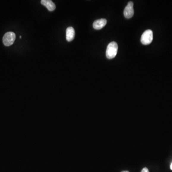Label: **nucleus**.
Wrapping results in <instances>:
<instances>
[{
	"label": "nucleus",
	"mask_w": 172,
	"mask_h": 172,
	"mask_svg": "<svg viewBox=\"0 0 172 172\" xmlns=\"http://www.w3.org/2000/svg\"><path fill=\"white\" fill-rule=\"evenodd\" d=\"M118 46L117 44L115 42H112L108 45L107 48L106 55L107 58L111 59H113L117 54Z\"/></svg>",
	"instance_id": "obj_1"
},
{
	"label": "nucleus",
	"mask_w": 172,
	"mask_h": 172,
	"mask_svg": "<svg viewBox=\"0 0 172 172\" xmlns=\"http://www.w3.org/2000/svg\"><path fill=\"white\" fill-rule=\"evenodd\" d=\"M153 40V31L150 29L147 30L143 33L141 38V43L144 45H148L152 42Z\"/></svg>",
	"instance_id": "obj_2"
},
{
	"label": "nucleus",
	"mask_w": 172,
	"mask_h": 172,
	"mask_svg": "<svg viewBox=\"0 0 172 172\" xmlns=\"http://www.w3.org/2000/svg\"><path fill=\"white\" fill-rule=\"evenodd\" d=\"M16 38L15 33L12 32H9L5 34L3 38V43L5 46L9 47L14 44Z\"/></svg>",
	"instance_id": "obj_3"
},
{
	"label": "nucleus",
	"mask_w": 172,
	"mask_h": 172,
	"mask_svg": "<svg viewBox=\"0 0 172 172\" xmlns=\"http://www.w3.org/2000/svg\"><path fill=\"white\" fill-rule=\"evenodd\" d=\"M133 4L132 1H129L127 6H126L124 10V15L126 18L130 19L132 18L134 15Z\"/></svg>",
	"instance_id": "obj_4"
},
{
	"label": "nucleus",
	"mask_w": 172,
	"mask_h": 172,
	"mask_svg": "<svg viewBox=\"0 0 172 172\" xmlns=\"http://www.w3.org/2000/svg\"><path fill=\"white\" fill-rule=\"evenodd\" d=\"M106 19H100L94 21L93 23V27L95 29L100 30L106 26L107 24Z\"/></svg>",
	"instance_id": "obj_5"
},
{
	"label": "nucleus",
	"mask_w": 172,
	"mask_h": 172,
	"mask_svg": "<svg viewBox=\"0 0 172 172\" xmlns=\"http://www.w3.org/2000/svg\"><path fill=\"white\" fill-rule=\"evenodd\" d=\"M41 3L45 7H47L48 11L51 12L54 11L56 7L55 3L51 0H42Z\"/></svg>",
	"instance_id": "obj_6"
},
{
	"label": "nucleus",
	"mask_w": 172,
	"mask_h": 172,
	"mask_svg": "<svg viewBox=\"0 0 172 172\" xmlns=\"http://www.w3.org/2000/svg\"><path fill=\"white\" fill-rule=\"evenodd\" d=\"M75 36V31L72 27H67L66 30V39L68 42H70L73 40Z\"/></svg>",
	"instance_id": "obj_7"
},
{
	"label": "nucleus",
	"mask_w": 172,
	"mask_h": 172,
	"mask_svg": "<svg viewBox=\"0 0 172 172\" xmlns=\"http://www.w3.org/2000/svg\"><path fill=\"white\" fill-rule=\"evenodd\" d=\"M141 172H149V170L146 167H144L142 169Z\"/></svg>",
	"instance_id": "obj_8"
},
{
	"label": "nucleus",
	"mask_w": 172,
	"mask_h": 172,
	"mask_svg": "<svg viewBox=\"0 0 172 172\" xmlns=\"http://www.w3.org/2000/svg\"><path fill=\"white\" fill-rule=\"evenodd\" d=\"M170 168H171V169L172 170V163L171 164V166H170Z\"/></svg>",
	"instance_id": "obj_9"
},
{
	"label": "nucleus",
	"mask_w": 172,
	"mask_h": 172,
	"mask_svg": "<svg viewBox=\"0 0 172 172\" xmlns=\"http://www.w3.org/2000/svg\"><path fill=\"white\" fill-rule=\"evenodd\" d=\"M129 172V171H122V172Z\"/></svg>",
	"instance_id": "obj_10"
},
{
	"label": "nucleus",
	"mask_w": 172,
	"mask_h": 172,
	"mask_svg": "<svg viewBox=\"0 0 172 172\" xmlns=\"http://www.w3.org/2000/svg\"><path fill=\"white\" fill-rule=\"evenodd\" d=\"M20 38H21V36H20Z\"/></svg>",
	"instance_id": "obj_11"
}]
</instances>
